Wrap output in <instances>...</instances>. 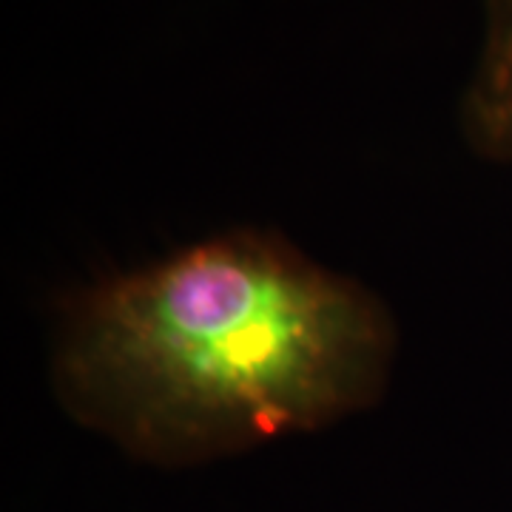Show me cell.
Masks as SVG:
<instances>
[{"label": "cell", "instance_id": "obj_2", "mask_svg": "<svg viewBox=\"0 0 512 512\" xmlns=\"http://www.w3.org/2000/svg\"><path fill=\"white\" fill-rule=\"evenodd\" d=\"M484 32L461 97L467 146L490 163H512V0H481Z\"/></svg>", "mask_w": 512, "mask_h": 512}, {"label": "cell", "instance_id": "obj_1", "mask_svg": "<svg viewBox=\"0 0 512 512\" xmlns=\"http://www.w3.org/2000/svg\"><path fill=\"white\" fill-rule=\"evenodd\" d=\"M382 302L271 231L237 228L63 305L55 387L74 419L157 467H194L379 402Z\"/></svg>", "mask_w": 512, "mask_h": 512}]
</instances>
